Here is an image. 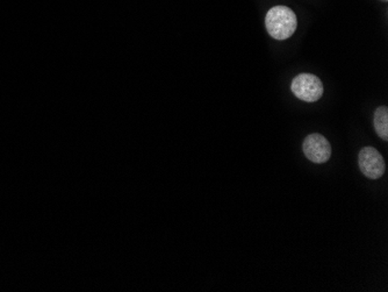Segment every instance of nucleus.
I'll use <instances>...</instances> for the list:
<instances>
[{
	"instance_id": "f257e3e1",
	"label": "nucleus",
	"mask_w": 388,
	"mask_h": 292,
	"mask_svg": "<svg viewBox=\"0 0 388 292\" xmlns=\"http://www.w3.org/2000/svg\"><path fill=\"white\" fill-rule=\"evenodd\" d=\"M265 27L274 40L289 39L297 31L298 18L291 8L278 5L267 11Z\"/></svg>"
},
{
	"instance_id": "f03ea898",
	"label": "nucleus",
	"mask_w": 388,
	"mask_h": 292,
	"mask_svg": "<svg viewBox=\"0 0 388 292\" xmlns=\"http://www.w3.org/2000/svg\"><path fill=\"white\" fill-rule=\"evenodd\" d=\"M291 90L298 99L307 103H315L324 93L320 78L312 73H300L295 76L291 84Z\"/></svg>"
},
{
	"instance_id": "7ed1b4c3",
	"label": "nucleus",
	"mask_w": 388,
	"mask_h": 292,
	"mask_svg": "<svg viewBox=\"0 0 388 292\" xmlns=\"http://www.w3.org/2000/svg\"><path fill=\"white\" fill-rule=\"evenodd\" d=\"M358 165L363 175L371 180L381 178L385 173V161L380 153L373 147H364L359 151Z\"/></svg>"
},
{
	"instance_id": "20e7f679",
	"label": "nucleus",
	"mask_w": 388,
	"mask_h": 292,
	"mask_svg": "<svg viewBox=\"0 0 388 292\" xmlns=\"http://www.w3.org/2000/svg\"><path fill=\"white\" fill-rule=\"evenodd\" d=\"M304 154L313 163H326L331 156V146L327 138L319 133H313L304 138Z\"/></svg>"
},
{
	"instance_id": "39448f33",
	"label": "nucleus",
	"mask_w": 388,
	"mask_h": 292,
	"mask_svg": "<svg viewBox=\"0 0 388 292\" xmlns=\"http://www.w3.org/2000/svg\"><path fill=\"white\" fill-rule=\"evenodd\" d=\"M373 125L374 130L377 132L378 136L385 141L388 140V108L387 106H379L374 111L373 117Z\"/></svg>"
},
{
	"instance_id": "423d86ee",
	"label": "nucleus",
	"mask_w": 388,
	"mask_h": 292,
	"mask_svg": "<svg viewBox=\"0 0 388 292\" xmlns=\"http://www.w3.org/2000/svg\"><path fill=\"white\" fill-rule=\"evenodd\" d=\"M380 1H384V3H387L388 0H380Z\"/></svg>"
}]
</instances>
